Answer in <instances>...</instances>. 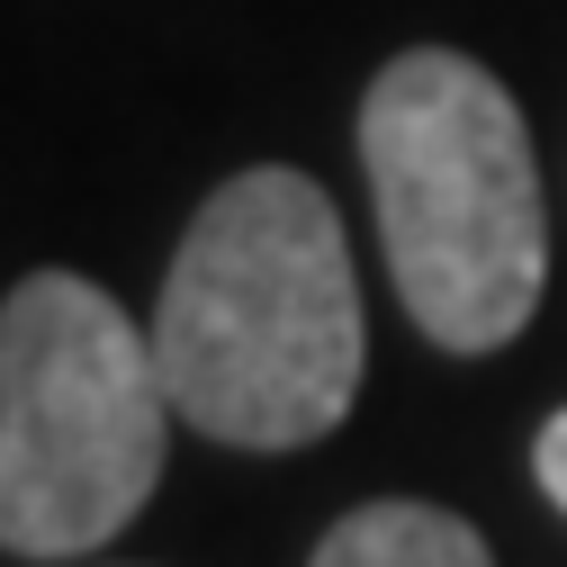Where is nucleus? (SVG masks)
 <instances>
[{
  "label": "nucleus",
  "mask_w": 567,
  "mask_h": 567,
  "mask_svg": "<svg viewBox=\"0 0 567 567\" xmlns=\"http://www.w3.org/2000/svg\"><path fill=\"white\" fill-rule=\"evenodd\" d=\"M154 361L172 414L226 451H307L351 414L361 289L342 217L307 172H235L189 217L163 270Z\"/></svg>",
  "instance_id": "1"
},
{
  "label": "nucleus",
  "mask_w": 567,
  "mask_h": 567,
  "mask_svg": "<svg viewBox=\"0 0 567 567\" xmlns=\"http://www.w3.org/2000/svg\"><path fill=\"white\" fill-rule=\"evenodd\" d=\"M361 172L405 316L442 351H505L549 289V217L514 91L451 45H414L361 100Z\"/></svg>",
  "instance_id": "2"
},
{
  "label": "nucleus",
  "mask_w": 567,
  "mask_h": 567,
  "mask_svg": "<svg viewBox=\"0 0 567 567\" xmlns=\"http://www.w3.org/2000/svg\"><path fill=\"white\" fill-rule=\"evenodd\" d=\"M172 388L154 324L82 270H28L0 307V549L82 558L163 477Z\"/></svg>",
  "instance_id": "3"
},
{
  "label": "nucleus",
  "mask_w": 567,
  "mask_h": 567,
  "mask_svg": "<svg viewBox=\"0 0 567 567\" xmlns=\"http://www.w3.org/2000/svg\"><path fill=\"white\" fill-rule=\"evenodd\" d=\"M307 567H495L486 540L442 514V505H405V495H388V505H361V514H342Z\"/></svg>",
  "instance_id": "4"
},
{
  "label": "nucleus",
  "mask_w": 567,
  "mask_h": 567,
  "mask_svg": "<svg viewBox=\"0 0 567 567\" xmlns=\"http://www.w3.org/2000/svg\"><path fill=\"white\" fill-rule=\"evenodd\" d=\"M532 468H540V495L567 514V405L540 423V442H532Z\"/></svg>",
  "instance_id": "5"
}]
</instances>
